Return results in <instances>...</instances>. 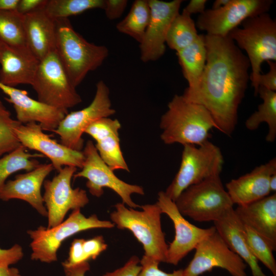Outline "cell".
<instances>
[{"label":"cell","instance_id":"obj_1","mask_svg":"<svg viewBox=\"0 0 276 276\" xmlns=\"http://www.w3.org/2000/svg\"><path fill=\"white\" fill-rule=\"evenodd\" d=\"M206 61L197 89L183 95L202 105L218 130L231 136L238 123V109L250 80L249 61L228 36L204 35Z\"/></svg>","mask_w":276,"mask_h":276},{"label":"cell","instance_id":"obj_2","mask_svg":"<svg viewBox=\"0 0 276 276\" xmlns=\"http://www.w3.org/2000/svg\"><path fill=\"white\" fill-rule=\"evenodd\" d=\"M160 139L167 145H200L210 138V131L217 129L210 112L202 105L175 95L168 104L159 124Z\"/></svg>","mask_w":276,"mask_h":276},{"label":"cell","instance_id":"obj_3","mask_svg":"<svg viewBox=\"0 0 276 276\" xmlns=\"http://www.w3.org/2000/svg\"><path fill=\"white\" fill-rule=\"evenodd\" d=\"M56 51L73 85L76 87L87 74L100 66L108 57L105 45L87 41L68 18L55 20Z\"/></svg>","mask_w":276,"mask_h":276},{"label":"cell","instance_id":"obj_4","mask_svg":"<svg viewBox=\"0 0 276 276\" xmlns=\"http://www.w3.org/2000/svg\"><path fill=\"white\" fill-rule=\"evenodd\" d=\"M241 25L227 36L240 50L246 52L251 68V86L257 95L262 63L276 61V22L267 12L249 17Z\"/></svg>","mask_w":276,"mask_h":276},{"label":"cell","instance_id":"obj_5","mask_svg":"<svg viewBox=\"0 0 276 276\" xmlns=\"http://www.w3.org/2000/svg\"><path fill=\"white\" fill-rule=\"evenodd\" d=\"M110 215L119 229L129 230L143 245L145 256L159 262H166L168 245L162 231V212L156 203L142 205V211L127 208L123 203L114 205Z\"/></svg>","mask_w":276,"mask_h":276},{"label":"cell","instance_id":"obj_6","mask_svg":"<svg viewBox=\"0 0 276 276\" xmlns=\"http://www.w3.org/2000/svg\"><path fill=\"white\" fill-rule=\"evenodd\" d=\"M114 226L111 221L100 220L95 214L87 217L81 212V209L73 210L66 220L53 227L40 226L27 231L32 240L31 259L47 263L56 262L57 251L66 239L82 231L111 228Z\"/></svg>","mask_w":276,"mask_h":276},{"label":"cell","instance_id":"obj_7","mask_svg":"<svg viewBox=\"0 0 276 276\" xmlns=\"http://www.w3.org/2000/svg\"><path fill=\"white\" fill-rule=\"evenodd\" d=\"M183 146L179 170L165 191L173 201L190 186L220 175L224 163L220 149L210 141L199 146Z\"/></svg>","mask_w":276,"mask_h":276},{"label":"cell","instance_id":"obj_8","mask_svg":"<svg viewBox=\"0 0 276 276\" xmlns=\"http://www.w3.org/2000/svg\"><path fill=\"white\" fill-rule=\"evenodd\" d=\"M174 202L183 216L197 222L217 221L234 205L220 175L190 186Z\"/></svg>","mask_w":276,"mask_h":276},{"label":"cell","instance_id":"obj_9","mask_svg":"<svg viewBox=\"0 0 276 276\" xmlns=\"http://www.w3.org/2000/svg\"><path fill=\"white\" fill-rule=\"evenodd\" d=\"M32 86L38 101L66 114L68 109L82 102L56 50L39 61Z\"/></svg>","mask_w":276,"mask_h":276},{"label":"cell","instance_id":"obj_10","mask_svg":"<svg viewBox=\"0 0 276 276\" xmlns=\"http://www.w3.org/2000/svg\"><path fill=\"white\" fill-rule=\"evenodd\" d=\"M82 152L84 156L83 164L81 171L74 175V179L86 178V187L94 196L100 197L104 193L103 188H107L116 192L122 199V203L129 208L135 209L140 207L132 201L131 196L132 194L144 195L143 187L119 178L100 157L93 141H87Z\"/></svg>","mask_w":276,"mask_h":276},{"label":"cell","instance_id":"obj_11","mask_svg":"<svg viewBox=\"0 0 276 276\" xmlns=\"http://www.w3.org/2000/svg\"><path fill=\"white\" fill-rule=\"evenodd\" d=\"M109 88L103 81L96 84L94 98L87 107L65 115L53 131L58 135L60 143L73 150L81 151L84 146L82 134L86 129L95 121L108 118L116 113L112 108Z\"/></svg>","mask_w":276,"mask_h":276},{"label":"cell","instance_id":"obj_12","mask_svg":"<svg viewBox=\"0 0 276 276\" xmlns=\"http://www.w3.org/2000/svg\"><path fill=\"white\" fill-rule=\"evenodd\" d=\"M77 169L75 167L65 166L51 180H44L42 197L47 211V228L61 223L70 210L81 209L88 203L86 191L72 187V179Z\"/></svg>","mask_w":276,"mask_h":276},{"label":"cell","instance_id":"obj_13","mask_svg":"<svg viewBox=\"0 0 276 276\" xmlns=\"http://www.w3.org/2000/svg\"><path fill=\"white\" fill-rule=\"evenodd\" d=\"M272 0H229L217 9H206L198 16L196 27L206 34L225 37L246 19L267 13Z\"/></svg>","mask_w":276,"mask_h":276},{"label":"cell","instance_id":"obj_14","mask_svg":"<svg viewBox=\"0 0 276 276\" xmlns=\"http://www.w3.org/2000/svg\"><path fill=\"white\" fill-rule=\"evenodd\" d=\"M195 249L193 259L183 269V276H199L215 267L227 270L232 276H247L246 263L217 231L201 240Z\"/></svg>","mask_w":276,"mask_h":276},{"label":"cell","instance_id":"obj_15","mask_svg":"<svg viewBox=\"0 0 276 276\" xmlns=\"http://www.w3.org/2000/svg\"><path fill=\"white\" fill-rule=\"evenodd\" d=\"M156 203L162 213L172 220L175 229L174 239L168 245L166 263L177 265L201 240L216 231L214 226L203 228L189 222L164 191L158 192Z\"/></svg>","mask_w":276,"mask_h":276},{"label":"cell","instance_id":"obj_16","mask_svg":"<svg viewBox=\"0 0 276 276\" xmlns=\"http://www.w3.org/2000/svg\"><path fill=\"white\" fill-rule=\"evenodd\" d=\"M14 131L21 145L47 157L57 172L65 166L82 168L84 160L83 152L58 143L43 132L40 124L35 122L19 123Z\"/></svg>","mask_w":276,"mask_h":276},{"label":"cell","instance_id":"obj_17","mask_svg":"<svg viewBox=\"0 0 276 276\" xmlns=\"http://www.w3.org/2000/svg\"><path fill=\"white\" fill-rule=\"evenodd\" d=\"M148 1L150 18L140 43L141 59L144 62L156 61L164 55L168 30L172 21L179 13L183 2L182 0Z\"/></svg>","mask_w":276,"mask_h":276},{"label":"cell","instance_id":"obj_18","mask_svg":"<svg viewBox=\"0 0 276 276\" xmlns=\"http://www.w3.org/2000/svg\"><path fill=\"white\" fill-rule=\"evenodd\" d=\"M0 89L7 96L5 99L15 109L17 121L25 124L35 122L43 130L53 132L66 114L64 111L30 97L27 91L0 82Z\"/></svg>","mask_w":276,"mask_h":276},{"label":"cell","instance_id":"obj_19","mask_svg":"<svg viewBox=\"0 0 276 276\" xmlns=\"http://www.w3.org/2000/svg\"><path fill=\"white\" fill-rule=\"evenodd\" d=\"M51 163L40 164L33 170L17 175L6 182L0 191V199H20L28 202L41 215L47 217L41 188L45 178L53 170Z\"/></svg>","mask_w":276,"mask_h":276},{"label":"cell","instance_id":"obj_20","mask_svg":"<svg viewBox=\"0 0 276 276\" xmlns=\"http://www.w3.org/2000/svg\"><path fill=\"white\" fill-rule=\"evenodd\" d=\"M275 173L276 158L274 157L250 172L226 183V191L233 204L244 205L270 195L269 179Z\"/></svg>","mask_w":276,"mask_h":276},{"label":"cell","instance_id":"obj_21","mask_svg":"<svg viewBox=\"0 0 276 276\" xmlns=\"http://www.w3.org/2000/svg\"><path fill=\"white\" fill-rule=\"evenodd\" d=\"M121 127L117 119L104 118L92 123L84 133L96 141L95 146L100 157L111 170L129 172L120 147L119 131Z\"/></svg>","mask_w":276,"mask_h":276},{"label":"cell","instance_id":"obj_22","mask_svg":"<svg viewBox=\"0 0 276 276\" xmlns=\"http://www.w3.org/2000/svg\"><path fill=\"white\" fill-rule=\"evenodd\" d=\"M238 218L276 250V194L234 209Z\"/></svg>","mask_w":276,"mask_h":276},{"label":"cell","instance_id":"obj_23","mask_svg":"<svg viewBox=\"0 0 276 276\" xmlns=\"http://www.w3.org/2000/svg\"><path fill=\"white\" fill-rule=\"evenodd\" d=\"M43 8L23 15L28 47L39 61L56 50V21L47 14Z\"/></svg>","mask_w":276,"mask_h":276},{"label":"cell","instance_id":"obj_24","mask_svg":"<svg viewBox=\"0 0 276 276\" xmlns=\"http://www.w3.org/2000/svg\"><path fill=\"white\" fill-rule=\"evenodd\" d=\"M39 61L31 54L20 52L0 41V82L15 87L32 86Z\"/></svg>","mask_w":276,"mask_h":276},{"label":"cell","instance_id":"obj_25","mask_svg":"<svg viewBox=\"0 0 276 276\" xmlns=\"http://www.w3.org/2000/svg\"><path fill=\"white\" fill-rule=\"evenodd\" d=\"M217 232L228 247L247 265L252 276H267L260 267L258 261L252 254L245 239L243 224L233 208L214 222Z\"/></svg>","mask_w":276,"mask_h":276},{"label":"cell","instance_id":"obj_26","mask_svg":"<svg viewBox=\"0 0 276 276\" xmlns=\"http://www.w3.org/2000/svg\"><path fill=\"white\" fill-rule=\"evenodd\" d=\"M183 75L188 83L182 95H187L198 88L206 61V49L204 34L188 47L176 52Z\"/></svg>","mask_w":276,"mask_h":276},{"label":"cell","instance_id":"obj_27","mask_svg":"<svg viewBox=\"0 0 276 276\" xmlns=\"http://www.w3.org/2000/svg\"><path fill=\"white\" fill-rule=\"evenodd\" d=\"M258 94L263 100L257 111L246 120L245 125L249 130H255L261 124L266 123L268 131L266 136L268 142H274L276 138V91L259 86Z\"/></svg>","mask_w":276,"mask_h":276},{"label":"cell","instance_id":"obj_28","mask_svg":"<svg viewBox=\"0 0 276 276\" xmlns=\"http://www.w3.org/2000/svg\"><path fill=\"white\" fill-rule=\"evenodd\" d=\"M0 41L20 52L32 54L26 41L23 15L15 10L0 11Z\"/></svg>","mask_w":276,"mask_h":276},{"label":"cell","instance_id":"obj_29","mask_svg":"<svg viewBox=\"0 0 276 276\" xmlns=\"http://www.w3.org/2000/svg\"><path fill=\"white\" fill-rule=\"evenodd\" d=\"M150 18L148 1L136 0L125 17L116 25L117 30L140 43L144 37Z\"/></svg>","mask_w":276,"mask_h":276},{"label":"cell","instance_id":"obj_30","mask_svg":"<svg viewBox=\"0 0 276 276\" xmlns=\"http://www.w3.org/2000/svg\"><path fill=\"white\" fill-rule=\"evenodd\" d=\"M199 36L191 15L182 10L172 21L166 43L171 49L178 52L195 42Z\"/></svg>","mask_w":276,"mask_h":276},{"label":"cell","instance_id":"obj_31","mask_svg":"<svg viewBox=\"0 0 276 276\" xmlns=\"http://www.w3.org/2000/svg\"><path fill=\"white\" fill-rule=\"evenodd\" d=\"M44 157L41 154H31L20 145L14 150L0 157V191L9 176L20 170H33L40 164L37 157Z\"/></svg>","mask_w":276,"mask_h":276},{"label":"cell","instance_id":"obj_32","mask_svg":"<svg viewBox=\"0 0 276 276\" xmlns=\"http://www.w3.org/2000/svg\"><path fill=\"white\" fill-rule=\"evenodd\" d=\"M104 0H47L44 10L54 20L68 18L93 9H102Z\"/></svg>","mask_w":276,"mask_h":276},{"label":"cell","instance_id":"obj_33","mask_svg":"<svg viewBox=\"0 0 276 276\" xmlns=\"http://www.w3.org/2000/svg\"><path fill=\"white\" fill-rule=\"evenodd\" d=\"M107 246L102 236H97L88 240L75 239L71 243L68 258L62 265L70 266L95 260Z\"/></svg>","mask_w":276,"mask_h":276},{"label":"cell","instance_id":"obj_34","mask_svg":"<svg viewBox=\"0 0 276 276\" xmlns=\"http://www.w3.org/2000/svg\"><path fill=\"white\" fill-rule=\"evenodd\" d=\"M244 234L248 245L255 258L261 262L276 276V261L274 251L269 243L261 235L248 226L243 224Z\"/></svg>","mask_w":276,"mask_h":276},{"label":"cell","instance_id":"obj_35","mask_svg":"<svg viewBox=\"0 0 276 276\" xmlns=\"http://www.w3.org/2000/svg\"><path fill=\"white\" fill-rule=\"evenodd\" d=\"M19 123L0 99V157L21 145L14 131Z\"/></svg>","mask_w":276,"mask_h":276},{"label":"cell","instance_id":"obj_36","mask_svg":"<svg viewBox=\"0 0 276 276\" xmlns=\"http://www.w3.org/2000/svg\"><path fill=\"white\" fill-rule=\"evenodd\" d=\"M160 262L143 256L140 260L141 270L137 276H183V269L174 270L172 272H166L158 267Z\"/></svg>","mask_w":276,"mask_h":276},{"label":"cell","instance_id":"obj_37","mask_svg":"<svg viewBox=\"0 0 276 276\" xmlns=\"http://www.w3.org/2000/svg\"><path fill=\"white\" fill-rule=\"evenodd\" d=\"M23 257V249L19 244H14L7 249L0 247V266H10L21 260Z\"/></svg>","mask_w":276,"mask_h":276},{"label":"cell","instance_id":"obj_38","mask_svg":"<svg viewBox=\"0 0 276 276\" xmlns=\"http://www.w3.org/2000/svg\"><path fill=\"white\" fill-rule=\"evenodd\" d=\"M140 262L137 256H132L122 267L103 276H137L141 269Z\"/></svg>","mask_w":276,"mask_h":276},{"label":"cell","instance_id":"obj_39","mask_svg":"<svg viewBox=\"0 0 276 276\" xmlns=\"http://www.w3.org/2000/svg\"><path fill=\"white\" fill-rule=\"evenodd\" d=\"M127 0H104V10L107 18L110 20H114L120 18L126 8Z\"/></svg>","mask_w":276,"mask_h":276},{"label":"cell","instance_id":"obj_40","mask_svg":"<svg viewBox=\"0 0 276 276\" xmlns=\"http://www.w3.org/2000/svg\"><path fill=\"white\" fill-rule=\"evenodd\" d=\"M266 62L269 65V71L266 74L260 75L258 84L259 86L276 91V62L272 61Z\"/></svg>","mask_w":276,"mask_h":276},{"label":"cell","instance_id":"obj_41","mask_svg":"<svg viewBox=\"0 0 276 276\" xmlns=\"http://www.w3.org/2000/svg\"><path fill=\"white\" fill-rule=\"evenodd\" d=\"M47 0H19L16 11L25 15L44 7Z\"/></svg>","mask_w":276,"mask_h":276},{"label":"cell","instance_id":"obj_42","mask_svg":"<svg viewBox=\"0 0 276 276\" xmlns=\"http://www.w3.org/2000/svg\"><path fill=\"white\" fill-rule=\"evenodd\" d=\"M65 276H85L86 273L90 269L89 262L67 266L62 265Z\"/></svg>","mask_w":276,"mask_h":276},{"label":"cell","instance_id":"obj_43","mask_svg":"<svg viewBox=\"0 0 276 276\" xmlns=\"http://www.w3.org/2000/svg\"><path fill=\"white\" fill-rule=\"evenodd\" d=\"M207 2L206 0H191L183 10L190 15L196 13L200 14L205 11Z\"/></svg>","mask_w":276,"mask_h":276},{"label":"cell","instance_id":"obj_44","mask_svg":"<svg viewBox=\"0 0 276 276\" xmlns=\"http://www.w3.org/2000/svg\"><path fill=\"white\" fill-rule=\"evenodd\" d=\"M0 276H22L19 270L10 266H0Z\"/></svg>","mask_w":276,"mask_h":276},{"label":"cell","instance_id":"obj_45","mask_svg":"<svg viewBox=\"0 0 276 276\" xmlns=\"http://www.w3.org/2000/svg\"><path fill=\"white\" fill-rule=\"evenodd\" d=\"M19 0H0V11L16 10Z\"/></svg>","mask_w":276,"mask_h":276},{"label":"cell","instance_id":"obj_46","mask_svg":"<svg viewBox=\"0 0 276 276\" xmlns=\"http://www.w3.org/2000/svg\"><path fill=\"white\" fill-rule=\"evenodd\" d=\"M269 188L271 192L275 193L276 191V173L273 174L269 179Z\"/></svg>","mask_w":276,"mask_h":276},{"label":"cell","instance_id":"obj_47","mask_svg":"<svg viewBox=\"0 0 276 276\" xmlns=\"http://www.w3.org/2000/svg\"><path fill=\"white\" fill-rule=\"evenodd\" d=\"M229 0H216L213 4V9H217L220 8L228 3Z\"/></svg>","mask_w":276,"mask_h":276}]
</instances>
